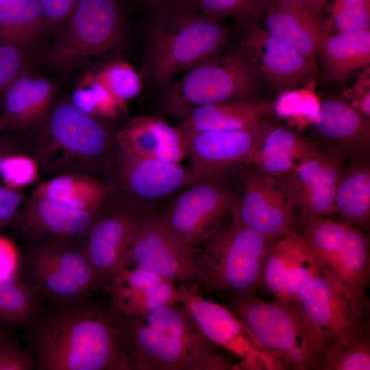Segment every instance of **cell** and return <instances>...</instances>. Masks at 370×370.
Returning <instances> with one entry per match:
<instances>
[{
    "label": "cell",
    "mask_w": 370,
    "mask_h": 370,
    "mask_svg": "<svg viewBox=\"0 0 370 370\" xmlns=\"http://www.w3.org/2000/svg\"><path fill=\"white\" fill-rule=\"evenodd\" d=\"M179 302L121 322L133 370L238 369L208 340Z\"/></svg>",
    "instance_id": "6da1fadb"
},
{
    "label": "cell",
    "mask_w": 370,
    "mask_h": 370,
    "mask_svg": "<svg viewBox=\"0 0 370 370\" xmlns=\"http://www.w3.org/2000/svg\"><path fill=\"white\" fill-rule=\"evenodd\" d=\"M41 367L49 370H133L121 316L110 310L61 312L41 329L36 342Z\"/></svg>",
    "instance_id": "7a4b0ae2"
},
{
    "label": "cell",
    "mask_w": 370,
    "mask_h": 370,
    "mask_svg": "<svg viewBox=\"0 0 370 370\" xmlns=\"http://www.w3.org/2000/svg\"><path fill=\"white\" fill-rule=\"evenodd\" d=\"M40 123L42 130L28 154L40 169L53 177L79 173L108 178L120 152L115 131L105 119L67 102L52 108Z\"/></svg>",
    "instance_id": "3957f363"
},
{
    "label": "cell",
    "mask_w": 370,
    "mask_h": 370,
    "mask_svg": "<svg viewBox=\"0 0 370 370\" xmlns=\"http://www.w3.org/2000/svg\"><path fill=\"white\" fill-rule=\"evenodd\" d=\"M224 306L280 369L321 370L326 352L297 301H267L254 291L226 292Z\"/></svg>",
    "instance_id": "277c9868"
},
{
    "label": "cell",
    "mask_w": 370,
    "mask_h": 370,
    "mask_svg": "<svg viewBox=\"0 0 370 370\" xmlns=\"http://www.w3.org/2000/svg\"><path fill=\"white\" fill-rule=\"evenodd\" d=\"M228 38L221 21L197 11L153 15L143 58V79L164 88L179 73L219 53Z\"/></svg>",
    "instance_id": "5b68a950"
},
{
    "label": "cell",
    "mask_w": 370,
    "mask_h": 370,
    "mask_svg": "<svg viewBox=\"0 0 370 370\" xmlns=\"http://www.w3.org/2000/svg\"><path fill=\"white\" fill-rule=\"evenodd\" d=\"M125 28L118 0H79L44 53L58 71L92 68L115 60L123 47Z\"/></svg>",
    "instance_id": "8992f818"
},
{
    "label": "cell",
    "mask_w": 370,
    "mask_h": 370,
    "mask_svg": "<svg viewBox=\"0 0 370 370\" xmlns=\"http://www.w3.org/2000/svg\"><path fill=\"white\" fill-rule=\"evenodd\" d=\"M272 239L232 221L221 223L195 257L196 275L189 286L203 293L261 290Z\"/></svg>",
    "instance_id": "52a82bcc"
},
{
    "label": "cell",
    "mask_w": 370,
    "mask_h": 370,
    "mask_svg": "<svg viewBox=\"0 0 370 370\" xmlns=\"http://www.w3.org/2000/svg\"><path fill=\"white\" fill-rule=\"evenodd\" d=\"M261 79L241 47L224 55L218 53L164 86L162 108L180 119L204 105L256 98Z\"/></svg>",
    "instance_id": "ba28073f"
},
{
    "label": "cell",
    "mask_w": 370,
    "mask_h": 370,
    "mask_svg": "<svg viewBox=\"0 0 370 370\" xmlns=\"http://www.w3.org/2000/svg\"><path fill=\"white\" fill-rule=\"evenodd\" d=\"M298 303L318 336L326 356L370 335L369 300L322 271L301 288Z\"/></svg>",
    "instance_id": "9c48e42d"
},
{
    "label": "cell",
    "mask_w": 370,
    "mask_h": 370,
    "mask_svg": "<svg viewBox=\"0 0 370 370\" xmlns=\"http://www.w3.org/2000/svg\"><path fill=\"white\" fill-rule=\"evenodd\" d=\"M296 225L319 259L322 271L367 295L370 246L366 232L327 217L297 216Z\"/></svg>",
    "instance_id": "30bf717a"
},
{
    "label": "cell",
    "mask_w": 370,
    "mask_h": 370,
    "mask_svg": "<svg viewBox=\"0 0 370 370\" xmlns=\"http://www.w3.org/2000/svg\"><path fill=\"white\" fill-rule=\"evenodd\" d=\"M243 191L230 212L232 221L274 238L297 229V184L293 173L271 175L247 166Z\"/></svg>",
    "instance_id": "8fae6325"
},
{
    "label": "cell",
    "mask_w": 370,
    "mask_h": 370,
    "mask_svg": "<svg viewBox=\"0 0 370 370\" xmlns=\"http://www.w3.org/2000/svg\"><path fill=\"white\" fill-rule=\"evenodd\" d=\"M230 177L197 180L159 213L173 234L192 250L202 245L230 214L238 197Z\"/></svg>",
    "instance_id": "7c38bea8"
},
{
    "label": "cell",
    "mask_w": 370,
    "mask_h": 370,
    "mask_svg": "<svg viewBox=\"0 0 370 370\" xmlns=\"http://www.w3.org/2000/svg\"><path fill=\"white\" fill-rule=\"evenodd\" d=\"M195 181L192 171L179 163L134 159L121 153L106 181L109 197L145 215Z\"/></svg>",
    "instance_id": "4fadbf2b"
},
{
    "label": "cell",
    "mask_w": 370,
    "mask_h": 370,
    "mask_svg": "<svg viewBox=\"0 0 370 370\" xmlns=\"http://www.w3.org/2000/svg\"><path fill=\"white\" fill-rule=\"evenodd\" d=\"M180 301L204 336L219 348L241 360L239 369L281 370L251 332L224 306L204 298L197 290L180 283Z\"/></svg>",
    "instance_id": "5bb4252c"
},
{
    "label": "cell",
    "mask_w": 370,
    "mask_h": 370,
    "mask_svg": "<svg viewBox=\"0 0 370 370\" xmlns=\"http://www.w3.org/2000/svg\"><path fill=\"white\" fill-rule=\"evenodd\" d=\"M248 60L277 94L312 84L318 75L315 60L307 58L262 29L258 23L236 21Z\"/></svg>",
    "instance_id": "9a60e30c"
},
{
    "label": "cell",
    "mask_w": 370,
    "mask_h": 370,
    "mask_svg": "<svg viewBox=\"0 0 370 370\" xmlns=\"http://www.w3.org/2000/svg\"><path fill=\"white\" fill-rule=\"evenodd\" d=\"M146 216L108 197L84 241L99 284L106 285L128 266L139 225Z\"/></svg>",
    "instance_id": "2e32d148"
},
{
    "label": "cell",
    "mask_w": 370,
    "mask_h": 370,
    "mask_svg": "<svg viewBox=\"0 0 370 370\" xmlns=\"http://www.w3.org/2000/svg\"><path fill=\"white\" fill-rule=\"evenodd\" d=\"M275 123L271 116L256 127L230 132H204L180 129L184 135L191 171L199 179L231 176L247 166L255 148Z\"/></svg>",
    "instance_id": "e0dca14e"
},
{
    "label": "cell",
    "mask_w": 370,
    "mask_h": 370,
    "mask_svg": "<svg viewBox=\"0 0 370 370\" xmlns=\"http://www.w3.org/2000/svg\"><path fill=\"white\" fill-rule=\"evenodd\" d=\"M27 269L50 297L73 299L99 284L82 243L30 247Z\"/></svg>",
    "instance_id": "ac0fdd59"
},
{
    "label": "cell",
    "mask_w": 370,
    "mask_h": 370,
    "mask_svg": "<svg viewBox=\"0 0 370 370\" xmlns=\"http://www.w3.org/2000/svg\"><path fill=\"white\" fill-rule=\"evenodd\" d=\"M193 253L156 212L141 221L128 266L138 267L190 286L196 275Z\"/></svg>",
    "instance_id": "d6986e66"
},
{
    "label": "cell",
    "mask_w": 370,
    "mask_h": 370,
    "mask_svg": "<svg viewBox=\"0 0 370 370\" xmlns=\"http://www.w3.org/2000/svg\"><path fill=\"white\" fill-rule=\"evenodd\" d=\"M99 211L67 208L34 191L19 213V221L30 247L82 243Z\"/></svg>",
    "instance_id": "ffe728a7"
},
{
    "label": "cell",
    "mask_w": 370,
    "mask_h": 370,
    "mask_svg": "<svg viewBox=\"0 0 370 370\" xmlns=\"http://www.w3.org/2000/svg\"><path fill=\"white\" fill-rule=\"evenodd\" d=\"M340 149H319L308 156L294 173L297 184L300 218L328 217L334 211L335 197L346 166Z\"/></svg>",
    "instance_id": "44dd1931"
},
{
    "label": "cell",
    "mask_w": 370,
    "mask_h": 370,
    "mask_svg": "<svg viewBox=\"0 0 370 370\" xmlns=\"http://www.w3.org/2000/svg\"><path fill=\"white\" fill-rule=\"evenodd\" d=\"M175 282L145 269L127 266L110 280L106 287L116 312L123 316H139L180 303Z\"/></svg>",
    "instance_id": "7402d4cb"
},
{
    "label": "cell",
    "mask_w": 370,
    "mask_h": 370,
    "mask_svg": "<svg viewBox=\"0 0 370 370\" xmlns=\"http://www.w3.org/2000/svg\"><path fill=\"white\" fill-rule=\"evenodd\" d=\"M120 153L134 159L180 163L188 156L182 132L157 116H137L115 131Z\"/></svg>",
    "instance_id": "603a6c76"
},
{
    "label": "cell",
    "mask_w": 370,
    "mask_h": 370,
    "mask_svg": "<svg viewBox=\"0 0 370 370\" xmlns=\"http://www.w3.org/2000/svg\"><path fill=\"white\" fill-rule=\"evenodd\" d=\"M369 119L345 100L330 98L320 104L312 124L328 147L340 149L349 159L369 158Z\"/></svg>",
    "instance_id": "cb8c5ba5"
},
{
    "label": "cell",
    "mask_w": 370,
    "mask_h": 370,
    "mask_svg": "<svg viewBox=\"0 0 370 370\" xmlns=\"http://www.w3.org/2000/svg\"><path fill=\"white\" fill-rule=\"evenodd\" d=\"M321 14L299 0H271L262 20L269 34L316 60L323 33Z\"/></svg>",
    "instance_id": "d4e9b609"
},
{
    "label": "cell",
    "mask_w": 370,
    "mask_h": 370,
    "mask_svg": "<svg viewBox=\"0 0 370 370\" xmlns=\"http://www.w3.org/2000/svg\"><path fill=\"white\" fill-rule=\"evenodd\" d=\"M273 114V103L257 98L204 105L182 116L178 128L204 132L249 129Z\"/></svg>",
    "instance_id": "484cf974"
},
{
    "label": "cell",
    "mask_w": 370,
    "mask_h": 370,
    "mask_svg": "<svg viewBox=\"0 0 370 370\" xmlns=\"http://www.w3.org/2000/svg\"><path fill=\"white\" fill-rule=\"evenodd\" d=\"M55 87L49 79L29 74L18 76L6 90L2 116L5 128L30 129L40 123L52 109Z\"/></svg>",
    "instance_id": "4316f807"
},
{
    "label": "cell",
    "mask_w": 370,
    "mask_h": 370,
    "mask_svg": "<svg viewBox=\"0 0 370 370\" xmlns=\"http://www.w3.org/2000/svg\"><path fill=\"white\" fill-rule=\"evenodd\" d=\"M318 149L316 142L275 123L255 148L248 165L271 175L291 174Z\"/></svg>",
    "instance_id": "83f0119b"
},
{
    "label": "cell",
    "mask_w": 370,
    "mask_h": 370,
    "mask_svg": "<svg viewBox=\"0 0 370 370\" xmlns=\"http://www.w3.org/2000/svg\"><path fill=\"white\" fill-rule=\"evenodd\" d=\"M321 61L324 82L343 84L358 69L370 63V30L323 32L317 58Z\"/></svg>",
    "instance_id": "f1b7e54d"
},
{
    "label": "cell",
    "mask_w": 370,
    "mask_h": 370,
    "mask_svg": "<svg viewBox=\"0 0 370 370\" xmlns=\"http://www.w3.org/2000/svg\"><path fill=\"white\" fill-rule=\"evenodd\" d=\"M338 187L334 219L367 232L370 223L369 158L349 159Z\"/></svg>",
    "instance_id": "f546056e"
},
{
    "label": "cell",
    "mask_w": 370,
    "mask_h": 370,
    "mask_svg": "<svg viewBox=\"0 0 370 370\" xmlns=\"http://www.w3.org/2000/svg\"><path fill=\"white\" fill-rule=\"evenodd\" d=\"M34 192L58 204L75 210L99 212L110 188L106 182L79 173L63 174L41 183Z\"/></svg>",
    "instance_id": "4dcf8cb0"
},
{
    "label": "cell",
    "mask_w": 370,
    "mask_h": 370,
    "mask_svg": "<svg viewBox=\"0 0 370 370\" xmlns=\"http://www.w3.org/2000/svg\"><path fill=\"white\" fill-rule=\"evenodd\" d=\"M312 251L298 229L273 238L264 262L262 288L278 299L287 278Z\"/></svg>",
    "instance_id": "1f68e13d"
},
{
    "label": "cell",
    "mask_w": 370,
    "mask_h": 370,
    "mask_svg": "<svg viewBox=\"0 0 370 370\" xmlns=\"http://www.w3.org/2000/svg\"><path fill=\"white\" fill-rule=\"evenodd\" d=\"M47 28L38 0H0V43L24 49Z\"/></svg>",
    "instance_id": "d6a6232c"
},
{
    "label": "cell",
    "mask_w": 370,
    "mask_h": 370,
    "mask_svg": "<svg viewBox=\"0 0 370 370\" xmlns=\"http://www.w3.org/2000/svg\"><path fill=\"white\" fill-rule=\"evenodd\" d=\"M71 103L88 114L103 119L116 117L125 107L106 86L87 71L74 90Z\"/></svg>",
    "instance_id": "836d02e7"
},
{
    "label": "cell",
    "mask_w": 370,
    "mask_h": 370,
    "mask_svg": "<svg viewBox=\"0 0 370 370\" xmlns=\"http://www.w3.org/2000/svg\"><path fill=\"white\" fill-rule=\"evenodd\" d=\"M86 71L106 86L123 106L140 92L143 79L141 72L125 62L112 60Z\"/></svg>",
    "instance_id": "e575fe53"
},
{
    "label": "cell",
    "mask_w": 370,
    "mask_h": 370,
    "mask_svg": "<svg viewBox=\"0 0 370 370\" xmlns=\"http://www.w3.org/2000/svg\"><path fill=\"white\" fill-rule=\"evenodd\" d=\"M272 103L273 114L298 130L313 123L320 107L317 97L308 88H294L283 92Z\"/></svg>",
    "instance_id": "d590c367"
},
{
    "label": "cell",
    "mask_w": 370,
    "mask_h": 370,
    "mask_svg": "<svg viewBox=\"0 0 370 370\" xmlns=\"http://www.w3.org/2000/svg\"><path fill=\"white\" fill-rule=\"evenodd\" d=\"M271 0H196V10L208 18L221 21L225 18L258 23Z\"/></svg>",
    "instance_id": "8d00e7d4"
},
{
    "label": "cell",
    "mask_w": 370,
    "mask_h": 370,
    "mask_svg": "<svg viewBox=\"0 0 370 370\" xmlns=\"http://www.w3.org/2000/svg\"><path fill=\"white\" fill-rule=\"evenodd\" d=\"M16 273L0 279V317L10 321L26 318L35 305L33 293Z\"/></svg>",
    "instance_id": "74e56055"
},
{
    "label": "cell",
    "mask_w": 370,
    "mask_h": 370,
    "mask_svg": "<svg viewBox=\"0 0 370 370\" xmlns=\"http://www.w3.org/2000/svg\"><path fill=\"white\" fill-rule=\"evenodd\" d=\"M327 10L330 12L327 25L338 32L369 29L370 0H332Z\"/></svg>",
    "instance_id": "f35d334b"
},
{
    "label": "cell",
    "mask_w": 370,
    "mask_h": 370,
    "mask_svg": "<svg viewBox=\"0 0 370 370\" xmlns=\"http://www.w3.org/2000/svg\"><path fill=\"white\" fill-rule=\"evenodd\" d=\"M370 369V335L354 340L326 356L321 370Z\"/></svg>",
    "instance_id": "ab89813d"
},
{
    "label": "cell",
    "mask_w": 370,
    "mask_h": 370,
    "mask_svg": "<svg viewBox=\"0 0 370 370\" xmlns=\"http://www.w3.org/2000/svg\"><path fill=\"white\" fill-rule=\"evenodd\" d=\"M36 162L28 155L5 156L0 168V175L5 186L16 189L32 184L38 173Z\"/></svg>",
    "instance_id": "60d3db41"
},
{
    "label": "cell",
    "mask_w": 370,
    "mask_h": 370,
    "mask_svg": "<svg viewBox=\"0 0 370 370\" xmlns=\"http://www.w3.org/2000/svg\"><path fill=\"white\" fill-rule=\"evenodd\" d=\"M28 71L24 49L0 43V101L13 82Z\"/></svg>",
    "instance_id": "b9f144b4"
},
{
    "label": "cell",
    "mask_w": 370,
    "mask_h": 370,
    "mask_svg": "<svg viewBox=\"0 0 370 370\" xmlns=\"http://www.w3.org/2000/svg\"><path fill=\"white\" fill-rule=\"evenodd\" d=\"M47 27L60 26L79 0H38Z\"/></svg>",
    "instance_id": "7bdbcfd3"
},
{
    "label": "cell",
    "mask_w": 370,
    "mask_h": 370,
    "mask_svg": "<svg viewBox=\"0 0 370 370\" xmlns=\"http://www.w3.org/2000/svg\"><path fill=\"white\" fill-rule=\"evenodd\" d=\"M369 67L364 71L354 86L345 90V97L350 100L349 104L369 119L370 116V86Z\"/></svg>",
    "instance_id": "ee69618b"
},
{
    "label": "cell",
    "mask_w": 370,
    "mask_h": 370,
    "mask_svg": "<svg viewBox=\"0 0 370 370\" xmlns=\"http://www.w3.org/2000/svg\"><path fill=\"white\" fill-rule=\"evenodd\" d=\"M149 8L153 15L197 11L196 0H138Z\"/></svg>",
    "instance_id": "f6af8a7d"
},
{
    "label": "cell",
    "mask_w": 370,
    "mask_h": 370,
    "mask_svg": "<svg viewBox=\"0 0 370 370\" xmlns=\"http://www.w3.org/2000/svg\"><path fill=\"white\" fill-rule=\"evenodd\" d=\"M18 264L16 247L11 241L0 236V279L15 273Z\"/></svg>",
    "instance_id": "bcb514c9"
},
{
    "label": "cell",
    "mask_w": 370,
    "mask_h": 370,
    "mask_svg": "<svg viewBox=\"0 0 370 370\" xmlns=\"http://www.w3.org/2000/svg\"><path fill=\"white\" fill-rule=\"evenodd\" d=\"M309 5L317 12H323L329 6V0H299Z\"/></svg>",
    "instance_id": "7dc6e473"
},
{
    "label": "cell",
    "mask_w": 370,
    "mask_h": 370,
    "mask_svg": "<svg viewBox=\"0 0 370 370\" xmlns=\"http://www.w3.org/2000/svg\"><path fill=\"white\" fill-rule=\"evenodd\" d=\"M5 188H6L5 186L0 185V206H1V199H2L3 195L4 194Z\"/></svg>",
    "instance_id": "c3c4849f"
},
{
    "label": "cell",
    "mask_w": 370,
    "mask_h": 370,
    "mask_svg": "<svg viewBox=\"0 0 370 370\" xmlns=\"http://www.w3.org/2000/svg\"><path fill=\"white\" fill-rule=\"evenodd\" d=\"M5 128V123L3 119V117L0 116V133L3 129Z\"/></svg>",
    "instance_id": "681fc988"
},
{
    "label": "cell",
    "mask_w": 370,
    "mask_h": 370,
    "mask_svg": "<svg viewBox=\"0 0 370 370\" xmlns=\"http://www.w3.org/2000/svg\"><path fill=\"white\" fill-rule=\"evenodd\" d=\"M4 157L5 156L3 155H2L1 153H0V168H1V163H2V161H3Z\"/></svg>",
    "instance_id": "f907efd6"
}]
</instances>
